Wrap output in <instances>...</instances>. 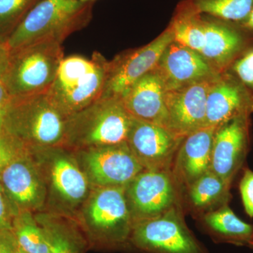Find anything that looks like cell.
<instances>
[{"instance_id": "obj_5", "label": "cell", "mask_w": 253, "mask_h": 253, "mask_svg": "<svg viewBox=\"0 0 253 253\" xmlns=\"http://www.w3.org/2000/svg\"><path fill=\"white\" fill-rule=\"evenodd\" d=\"M131 121L121 98L101 96L66 118L62 146L75 152L124 142Z\"/></svg>"}, {"instance_id": "obj_9", "label": "cell", "mask_w": 253, "mask_h": 253, "mask_svg": "<svg viewBox=\"0 0 253 253\" xmlns=\"http://www.w3.org/2000/svg\"><path fill=\"white\" fill-rule=\"evenodd\" d=\"M129 247L139 253H209L188 227L181 206L134 222Z\"/></svg>"}, {"instance_id": "obj_38", "label": "cell", "mask_w": 253, "mask_h": 253, "mask_svg": "<svg viewBox=\"0 0 253 253\" xmlns=\"http://www.w3.org/2000/svg\"><path fill=\"white\" fill-rule=\"evenodd\" d=\"M249 246L250 247L252 248V249H253V244L249 245Z\"/></svg>"}, {"instance_id": "obj_18", "label": "cell", "mask_w": 253, "mask_h": 253, "mask_svg": "<svg viewBox=\"0 0 253 253\" xmlns=\"http://www.w3.org/2000/svg\"><path fill=\"white\" fill-rule=\"evenodd\" d=\"M253 112L251 97L239 80L228 70L218 75L208 93L206 127L217 129L234 118Z\"/></svg>"}, {"instance_id": "obj_11", "label": "cell", "mask_w": 253, "mask_h": 253, "mask_svg": "<svg viewBox=\"0 0 253 253\" xmlns=\"http://www.w3.org/2000/svg\"><path fill=\"white\" fill-rule=\"evenodd\" d=\"M74 154L92 187L126 186L144 169L126 141L80 150Z\"/></svg>"}, {"instance_id": "obj_21", "label": "cell", "mask_w": 253, "mask_h": 253, "mask_svg": "<svg viewBox=\"0 0 253 253\" xmlns=\"http://www.w3.org/2000/svg\"><path fill=\"white\" fill-rule=\"evenodd\" d=\"M34 214L47 241L49 253H86L90 247L75 214L48 210Z\"/></svg>"}, {"instance_id": "obj_6", "label": "cell", "mask_w": 253, "mask_h": 253, "mask_svg": "<svg viewBox=\"0 0 253 253\" xmlns=\"http://www.w3.org/2000/svg\"><path fill=\"white\" fill-rule=\"evenodd\" d=\"M48 191V211L76 215L91 186L74 152L63 146L31 149Z\"/></svg>"}, {"instance_id": "obj_1", "label": "cell", "mask_w": 253, "mask_h": 253, "mask_svg": "<svg viewBox=\"0 0 253 253\" xmlns=\"http://www.w3.org/2000/svg\"><path fill=\"white\" fill-rule=\"evenodd\" d=\"M169 25L174 41L199 53L219 73L249 49L248 31L238 23L208 20L189 2L178 5Z\"/></svg>"}, {"instance_id": "obj_25", "label": "cell", "mask_w": 253, "mask_h": 253, "mask_svg": "<svg viewBox=\"0 0 253 253\" xmlns=\"http://www.w3.org/2000/svg\"><path fill=\"white\" fill-rule=\"evenodd\" d=\"M202 14L227 22L241 23L253 7V0H189Z\"/></svg>"}, {"instance_id": "obj_36", "label": "cell", "mask_w": 253, "mask_h": 253, "mask_svg": "<svg viewBox=\"0 0 253 253\" xmlns=\"http://www.w3.org/2000/svg\"><path fill=\"white\" fill-rule=\"evenodd\" d=\"M253 244V232L252 238H251V241H250L249 246V245H251V244Z\"/></svg>"}, {"instance_id": "obj_31", "label": "cell", "mask_w": 253, "mask_h": 253, "mask_svg": "<svg viewBox=\"0 0 253 253\" xmlns=\"http://www.w3.org/2000/svg\"><path fill=\"white\" fill-rule=\"evenodd\" d=\"M19 249L12 229L0 231V253H18Z\"/></svg>"}, {"instance_id": "obj_13", "label": "cell", "mask_w": 253, "mask_h": 253, "mask_svg": "<svg viewBox=\"0 0 253 253\" xmlns=\"http://www.w3.org/2000/svg\"><path fill=\"white\" fill-rule=\"evenodd\" d=\"M173 41L174 32L169 25L151 42L118 55L110 61L109 76L102 96L121 97L133 83L156 68L163 51Z\"/></svg>"}, {"instance_id": "obj_17", "label": "cell", "mask_w": 253, "mask_h": 253, "mask_svg": "<svg viewBox=\"0 0 253 253\" xmlns=\"http://www.w3.org/2000/svg\"><path fill=\"white\" fill-rule=\"evenodd\" d=\"M156 68L167 91L184 87L220 74L199 53L175 41L163 51Z\"/></svg>"}, {"instance_id": "obj_16", "label": "cell", "mask_w": 253, "mask_h": 253, "mask_svg": "<svg viewBox=\"0 0 253 253\" xmlns=\"http://www.w3.org/2000/svg\"><path fill=\"white\" fill-rule=\"evenodd\" d=\"M216 77L167 91L166 103L169 130L185 137L206 127L208 93Z\"/></svg>"}, {"instance_id": "obj_27", "label": "cell", "mask_w": 253, "mask_h": 253, "mask_svg": "<svg viewBox=\"0 0 253 253\" xmlns=\"http://www.w3.org/2000/svg\"><path fill=\"white\" fill-rule=\"evenodd\" d=\"M30 150L17 136L3 129L0 131V174L10 163Z\"/></svg>"}, {"instance_id": "obj_14", "label": "cell", "mask_w": 253, "mask_h": 253, "mask_svg": "<svg viewBox=\"0 0 253 253\" xmlns=\"http://www.w3.org/2000/svg\"><path fill=\"white\" fill-rule=\"evenodd\" d=\"M0 183L18 210L36 213L47 204V187L31 151L20 156L0 174Z\"/></svg>"}, {"instance_id": "obj_29", "label": "cell", "mask_w": 253, "mask_h": 253, "mask_svg": "<svg viewBox=\"0 0 253 253\" xmlns=\"http://www.w3.org/2000/svg\"><path fill=\"white\" fill-rule=\"evenodd\" d=\"M18 211L0 183V231L12 229L13 221Z\"/></svg>"}, {"instance_id": "obj_32", "label": "cell", "mask_w": 253, "mask_h": 253, "mask_svg": "<svg viewBox=\"0 0 253 253\" xmlns=\"http://www.w3.org/2000/svg\"><path fill=\"white\" fill-rule=\"evenodd\" d=\"M11 98V96L6 89L4 81L2 79H0V131L3 129L5 116Z\"/></svg>"}, {"instance_id": "obj_7", "label": "cell", "mask_w": 253, "mask_h": 253, "mask_svg": "<svg viewBox=\"0 0 253 253\" xmlns=\"http://www.w3.org/2000/svg\"><path fill=\"white\" fill-rule=\"evenodd\" d=\"M66 118L53 106L46 92L11 97L3 130L30 149L62 146Z\"/></svg>"}, {"instance_id": "obj_20", "label": "cell", "mask_w": 253, "mask_h": 253, "mask_svg": "<svg viewBox=\"0 0 253 253\" xmlns=\"http://www.w3.org/2000/svg\"><path fill=\"white\" fill-rule=\"evenodd\" d=\"M215 127L200 129L184 137L178 150L172 172L180 190L185 191L194 181L211 170Z\"/></svg>"}, {"instance_id": "obj_8", "label": "cell", "mask_w": 253, "mask_h": 253, "mask_svg": "<svg viewBox=\"0 0 253 253\" xmlns=\"http://www.w3.org/2000/svg\"><path fill=\"white\" fill-rule=\"evenodd\" d=\"M62 42L46 40L10 51L3 77L11 97L46 92L62 61Z\"/></svg>"}, {"instance_id": "obj_12", "label": "cell", "mask_w": 253, "mask_h": 253, "mask_svg": "<svg viewBox=\"0 0 253 253\" xmlns=\"http://www.w3.org/2000/svg\"><path fill=\"white\" fill-rule=\"evenodd\" d=\"M184 139L164 126L131 117L126 142L144 169L172 171Z\"/></svg>"}, {"instance_id": "obj_2", "label": "cell", "mask_w": 253, "mask_h": 253, "mask_svg": "<svg viewBox=\"0 0 253 253\" xmlns=\"http://www.w3.org/2000/svg\"><path fill=\"white\" fill-rule=\"evenodd\" d=\"M76 217L89 246L110 251L129 247L134 220L126 186H93Z\"/></svg>"}, {"instance_id": "obj_24", "label": "cell", "mask_w": 253, "mask_h": 253, "mask_svg": "<svg viewBox=\"0 0 253 253\" xmlns=\"http://www.w3.org/2000/svg\"><path fill=\"white\" fill-rule=\"evenodd\" d=\"M12 231L20 249L27 253H49L44 232L34 212L19 210L13 221Z\"/></svg>"}, {"instance_id": "obj_35", "label": "cell", "mask_w": 253, "mask_h": 253, "mask_svg": "<svg viewBox=\"0 0 253 253\" xmlns=\"http://www.w3.org/2000/svg\"><path fill=\"white\" fill-rule=\"evenodd\" d=\"M81 1H84V2H89V1H94V0H80Z\"/></svg>"}, {"instance_id": "obj_3", "label": "cell", "mask_w": 253, "mask_h": 253, "mask_svg": "<svg viewBox=\"0 0 253 253\" xmlns=\"http://www.w3.org/2000/svg\"><path fill=\"white\" fill-rule=\"evenodd\" d=\"M109 70L110 61L97 51L90 59L81 55L64 57L46 94L67 118L102 96Z\"/></svg>"}, {"instance_id": "obj_30", "label": "cell", "mask_w": 253, "mask_h": 253, "mask_svg": "<svg viewBox=\"0 0 253 253\" xmlns=\"http://www.w3.org/2000/svg\"><path fill=\"white\" fill-rule=\"evenodd\" d=\"M240 192L246 212L253 217V172L249 169L245 170L240 182Z\"/></svg>"}, {"instance_id": "obj_26", "label": "cell", "mask_w": 253, "mask_h": 253, "mask_svg": "<svg viewBox=\"0 0 253 253\" xmlns=\"http://www.w3.org/2000/svg\"><path fill=\"white\" fill-rule=\"evenodd\" d=\"M41 0H0V36L6 39Z\"/></svg>"}, {"instance_id": "obj_37", "label": "cell", "mask_w": 253, "mask_h": 253, "mask_svg": "<svg viewBox=\"0 0 253 253\" xmlns=\"http://www.w3.org/2000/svg\"><path fill=\"white\" fill-rule=\"evenodd\" d=\"M18 253H27L25 252V251H23V250H21V249H19V251H18Z\"/></svg>"}, {"instance_id": "obj_19", "label": "cell", "mask_w": 253, "mask_h": 253, "mask_svg": "<svg viewBox=\"0 0 253 253\" xmlns=\"http://www.w3.org/2000/svg\"><path fill=\"white\" fill-rule=\"evenodd\" d=\"M166 85L156 68L139 78L121 96L131 117L169 129Z\"/></svg>"}, {"instance_id": "obj_22", "label": "cell", "mask_w": 253, "mask_h": 253, "mask_svg": "<svg viewBox=\"0 0 253 253\" xmlns=\"http://www.w3.org/2000/svg\"><path fill=\"white\" fill-rule=\"evenodd\" d=\"M199 219L202 229L214 242L244 246L252 238L253 226L239 219L227 204Z\"/></svg>"}, {"instance_id": "obj_10", "label": "cell", "mask_w": 253, "mask_h": 253, "mask_svg": "<svg viewBox=\"0 0 253 253\" xmlns=\"http://www.w3.org/2000/svg\"><path fill=\"white\" fill-rule=\"evenodd\" d=\"M180 191L172 171H141L126 186L134 224L181 206Z\"/></svg>"}, {"instance_id": "obj_23", "label": "cell", "mask_w": 253, "mask_h": 253, "mask_svg": "<svg viewBox=\"0 0 253 253\" xmlns=\"http://www.w3.org/2000/svg\"><path fill=\"white\" fill-rule=\"evenodd\" d=\"M231 184L208 171L184 191L186 201L200 217L227 204L231 197Z\"/></svg>"}, {"instance_id": "obj_34", "label": "cell", "mask_w": 253, "mask_h": 253, "mask_svg": "<svg viewBox=\"0 0 253 253\" xmlns=\"http://www.w3.org/2000/svg\"><path fill=\"white\" fill-rule=\"evenodd\" d=\"M239 25L246 31L253 32V7L248 17L242 23H239Z\"/></svg>"}, {"instance_id": "obj_33", "label": "cell", "mask_w": 253, "mask_h": 253, "mask_svg": "<svg viewBox=\"0 0 253 253\" xmlns=\"http://www.w3.org/2000/svg\"><path fill=\"white\" fill-rule=\"evenodd\" d=\"M10 50L6 40L0 36V79H2L9 66Z\"/></svg>"}, {"instance_id": "obj_4", "label": "cell", "mask_w": 253, "mask_h": 253, "mask_svg": "<svg viewBox=\"0 0 253 253\" xmlns=\"http://www.w3.org/2000/svg\"><path fill=\"white\" fill-rule=\"evenodd\" d=\"M93 1L41 0L6 38L10 51L37 42H63L90 22Z\"/></svg>"}, {"instance_id": "obj_15", "label": "cell", "mask_w": 253, "mask_h": 253, "mask_svg": "<svg viewBox=\"0 0 253 253\" xmlns=\"http://www.w3.org/2000/svg\"><path fill=\"white\" fill-rule=\"evenodd\" d=\"M249 116L234 118L218 127L214 133L211 171L230 184L247 153Z\"/></svg>"}, {"instance_id": "obj_28", "label": "cell", "mask_w": 253, "mask_h": 253, "mask_svg": "<svg viewBox=\"0 0 253 253\" xmlns=\"http://www.w3.org/2000/svg\"><path fill=\"white\" fill-rule=\"evenodd\" d=\"M228 71L246 88L253 106V47L249 48L240 55Z\"/></svg>"}]
</instances>
